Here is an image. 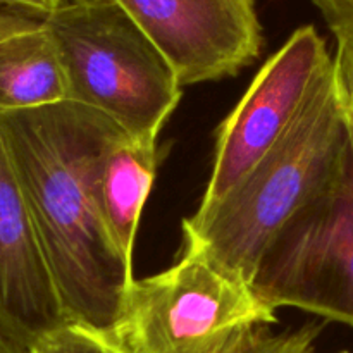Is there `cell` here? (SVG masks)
<instances>
[{
  "mask_svg": "<svg viewBox=\"0 0 353 353\" xmlns=\"http://www.w3.org/2000/svg\"><path fill=\"white\" fill-rule=\"evenodd\" d=\"M0 133L65 319L107 333L134 276L102 223L95 174L124 131L103 114L68 100L3 114Z\"/></svg>",
  "mask_w": 353,
  "mask_h": 353,
  "instance_id": "cell-1",
  "label": "cell"
},
{
  "mask_svg": "<svg viewBox=\"0 0 353 353\" xmlns=\"http://www.w3.org/2000/svg\"><path fill=\"white\" fill-rule=\"evenodd\" d=\"M353 152V117L336 65L295 126L205 214L183 221V245L247 283L262 255L290 219L324 188Z\"/></svg>",
  "mask_w": 353,
  "mask_h": 353,
  "instance_id": "cell-2",
  "label": "cell"
},
{
  "mask_svg": "<svg viewBox=\"0 0 353 353\" xmlns=\"http://www.w3.org/2000/svg\"><path fill=\"white\" fill-rule=\"evenodd\" d=\"M43 21L61 55L69 102L103 114L130 137L157 141L183 85L143 31L107 0H68Z\"/></svg>",
  "mask_w": 353,
  "mask_h": 353,
  "instance_id": "cell-3",
  "label": "cell"
},
{
  "mask_svg": "<svg viewBox=\"0 0 353 353\" xmlns=\"http://www.w3.org/2000/svg\"><path fill=\"white\" fill-rule=\"evenodd\" d=\"M278 323L276 309L205 252L183 245L174 265L133 279L119 316L100 334L121 353H224Z\"/></svg>",
  "mask_w": 353,
  "mask_h": 353,
  "instance_id": "cell-4",
  "label": "cell"
},
{
  "mask_svg": "<svg viewBox=\"0 0 353 353\" xmlns=\"http://www.w3.org/2000/svg\"><path fill=\"white\" fill-rule=\"evenodd\" d=\"M252 288L276 310L295 307L353 327V152L271 241Z\"/></svg>",
  "mask_w": 353,
  "mask_h": 353,
  "instance_id": "cell-5",
  "label": "cell"
},
{
  "mask_svg": "<svg viewBox=\"0 0 353 353\" xmlns=\"http://www.w3.org/2000/svg\"><path fill=\"white\" fill-rule=\"evenodd\" d=\"M333 71L334 55L312 24L290 34L217 130L212 172L195 214L209 212L240 185L295 126Z\"/></svg>",
  "mask_w": 353,
  "mask_h": 353,
  "instance_id": "cell-6",
  "label": "cell"
},
{
  "mask_svg": "<svg viewBox=\"0 0 353 353\" xmlns=\"http://www.w3.org/2000/svg\"><path fill=\"white\" fill-rule=\"evenodd\" d=\"M162 52L179 83L217 81L254 64L262 50L255 0H107Z\"/></svg>",
  "mask_w": 353,
  "mask_h": 353,
  "instance_id": "cell-7",
  "label": "cell"
},
{
  "mask_svg": "<svg viewBox=\"0 0 353 353\" xmlns=\"http://www.w3.org/2000/svg\"><path fill=\"white\" fill-rule=\"evenodd\" d=\"M0 319L30 345L68 323L2 133Z\"/></svg>",
  "mask_w": 353,
  "mask_h": 353,
  "instance_id": "cell-8",
  "label": "cell"
},
{
  "mask_svg": "<svg viewBox=\"0 0 353 353\" xmlns=\"http://www.w3.org/2000/svg\"><path fill=\"white\" fill-rule=\"evenodd\" d=\"M68 100L61 55L45 21L0 10V116Z\"/></svg>",
  "mask_w": 353,
  "mask_h": 353,
  "instance_id": "cell-9",
  "label": "cell"
},
{
  "mask_svg": "<svg viewBox=\"0 0 353 353\" xmlns=\"http://www.w3.org/2000/svg\"><path fill=\"white\" fill-rule=\"evenodd\" d=\"M157 141L121 134L102 155L95 174L100 217L119 254L133 264L141 210L159 165Z\"/></svg>",
  "mask_w": 353,
  "mask_h": 353,
  "instance_id": "cell-10",
  "label": "cell"
},
{
  "mask_svg": "<svg viewBox=\"0 0 353 353\" xmlns=\"http://www.w3.org/2000/svg\"><path fill=\"white\" fill-rule=\"evenodd\" d=\"M30 353H121L100 334L65 323L31 345Z\"/></svg>",
  "mask_w": 353,
  "mask_h": 353,
  "instance_id": "cell-11",
  "label": "cell"
},
{
  "mask_svg": "<svg viewBox=\"0 0 353 353\" xmlns=\"http://www.w3.org/2000/svg\"><path fill=\"white\" fill-rule=\"evenodd\" d=\"M338 43L353 41V0H310Z\"/></svg>",
  "mask_w": 353,
  "mask_h": 353,
  "instance_id": "cell-12",
  "label": "cell"
},
{
  "mask_svg": "<svg viewBox=\"0 0 353 353\" xmlns=\"http://www.w3.org/2000/svg\"><path fill=\"white\" fill-rule=\"evenodd\" d=\"M334 65H336L341 92H343V97L347 100V105L353 117V41L338 43Z\"/></svg>",
  "mask_w": 353,
  "mask_h": 353,
  "instance_id": "cell-13",
  "label": "cell"
},
{
  "mask_svg": "<svg viewBox=\"0 0 353 353\" xmlns=\"http://www.w3.org/2000/svg\"><path fill=\"white\" fill-rule=\"evenodd\" d=\"M68 0H0L2 6L12 7V9H19L23 12H28L30 16H37V17H47L50 16L52 12L59 9L61 6Z\"/></svg>",
  "mask_w": 353,
  "mask_h": 353,
  "instance_id": "cell-14",
  "label": "cell"
},
{
  "mask_svg": "<svg viewBox=\"0 0 353 353\" xmlns=\"http://www.w3.org/2000/svg\"><path fill=\"white\" fill-rule=\"evenodd\" d=\"M31 345L0 319V353H30Z\"/></svg>",
  "mask_w": 353,
  "mask_h": 353,
  "instance_id": "cell-15",
  "label": "cell"
},
{
  "mask_svg": "<svg viewBox=\"0 0 353 353\" xmlns=\"http://www.w3.org/2000/svg\"><path fill=\"white\" fill-rule=\"evenodd\" d=\"M343 353H348V352H343Z\"/></svg>",
  "mask_w": 353,
  "mask_h": 353,
  "instance_id": "cell-16",
  "label": "cell"
}]
</instances>
